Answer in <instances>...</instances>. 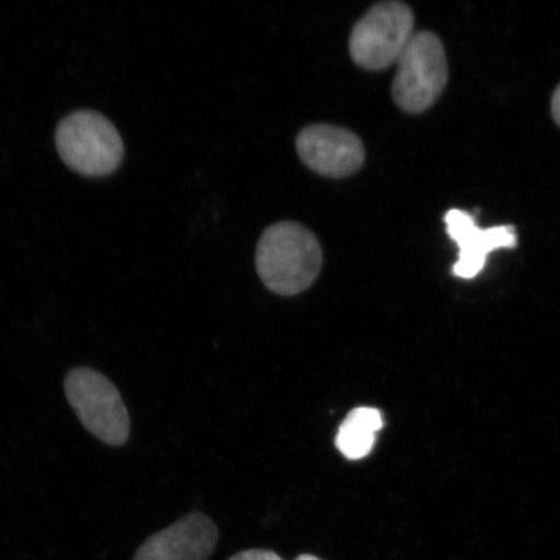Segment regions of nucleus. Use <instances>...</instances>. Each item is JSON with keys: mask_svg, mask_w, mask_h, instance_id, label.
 <instances>
[{"mask_svg": "<svg viewBox=\"0 0 560 560\" xmlns=\"http://www.w3.org/2000/svg\"><path fill=\"white\" fill-rule=\"evenodd\" d=\"M322 265L324 252L317 236L299 222L275 223L257 243V275L277 295L295 296L310 289Z\"/></svg>", "mask_w": 560, "mask_h": 560, "instance_id": "1", "label": "nucleus"}, {"mask_svg": "<svg viewBox=\"0 0 560 560\" xmlns=\"http://www.w3.org/2000/svg\"><path fill=\"white\" fill-rule=\"evenodd\" d=\"M67 400L83 427L110 446L130 436V418L120 392L107 376L90 368L70 370L65 382Z\"/></svg>", "mask_w": 560, "mask_h": 560, "instance_id": "2", "label": "nucleus"}, {"mask_svg": "<svg viewBox=\"0 0 560 560\" xmlns=\"http://www.w3.org/2000/svg\"><path fill=\"white\" fill-rule=\"evenodd\" d=\"M56 147L65 163L90 177L117 170L124 156V143L115 125L94 110H77L56 130Z\"/></svg>", "mask_w": 560, "mask_h": 560, "instance_id": "3", "label": "nucleus"}, {"mask_svg": "<svg viewBox=\"0 0 560 560\" xmlns=\"http://www.w3.org/2000/svg\"><path fill=\"white\" fill-rule=\"evenodd\" d=\"M447 82V60L436 34L417 32L397 60L392 96L408 114H422L432 107Z\"/></svg>", "mask_w": 560, "mask_h": 560, "instance_id": "4", "label": "nucleus"}, {"mask_svg": "<svg viewBox=\"0 0 560 560\" xmlns=\"http://www.w3.org/2000/svg\"><path fill=\"white\" fill-rule=\"evenodd\" d=\"M415 33V13L408 4L397 0L376 3L350 33V58L362 69H387L397 62Z\"/></svg>", "mask_w": 560, "mask_h": 560, "instance_id": "5", "label": "nucleus"}, {"mask_svg": "<svg viewBox=\"0 0 560 560\" xmlns=\"http://www.w3.org/2000/svg\"><path fill=\"white\" fill-rule=\"evenodd\" d=\"M299 158L311 171L328 178H347L365 163L366 152L355 132L341 126L314 124L296 138Z\"/></svg>", "mask_w": 560, "mask_h": 560, "instance_id": "6", "label": "nucleus"}, {"mask_svg": "<svg viewBox=\"0 0 560 560\" xmlns=\"http://www.w3.org/2000/svg\"><path fill=\"white\" fill-rule=\"evenodd\" d=\"M219 541L209 516L188 514L139 546L132 560H208Z\"/></svg>", "mask_w": 560, "mask_h": 560, "instance_id": "7", "label": "nucleus"}, {"mask_svg": "<svg viewBox=\"0 0 560 560\" xmlns=\"http://www.w3.org/2000/svg\"><path fill=\"white\" fill-rule=\"evenodd\" d=\"M447 235L458 245V261L453 266V275L464 279L478 277L485 269L489 254L501 248L516 247L517 240L513 226L480 229L474 217L460 209H452L445 214Z\"/></svg>", "mask_w": 560, "mask_h": 560, "instance_id": "8", "label": "nucleus"}, {"mask_svg": "<svg viewBox=\"0 0 560 560\" xmlns=\"http://www.w3.org/2000/svg\"><path fill=\"white\" fill-rule=\"evenodd\" d=\"M383 425L380 410L368 406L355 408L340 424L335 445L348 459L365 458L373 451L376 432H380Z\"/></svg>", "mask_w": 560, "mask_h": 560, "instance_id": "9", "label": "nucleus"}, {"mask_svg": "<svg viewBox=\"0 0 560 560\" xmlns=\"http://www.w3.org/2000/svg\"><path fill=\"white\" fill-rule=\"evenodd\" d=\"M229 560H284L280 558L277 552L271 550L252 549L237 552Z\"/></svg>", "mask_w": 560, "mask_h": 560, "instance_id": "10", "label": "nucleus"}, {"mask_svg": "<svg viewBox=\"0 0 560 560\" xmlns=\"http://www.w3.org/2000/svg\"><path fill=\"white\" fill-rule=\"evenodd\" d=\"M551 110L552 116H555L557 124L560 126V85L556 90L555 95H552Z\"/></svg>", "mask_w": 560, "mask_h": 560, "instance_id": "11", "label": "nucleus"}, {"mask_svg": "<svg viewBox=\"0 0 560 560\" xmlns=\"http://www.w3.org/2000/svg\"><path fill=\"white\" fill-rule=\"evenodd\" d=\"M295 560H320V559L317 557H314L312 555H303V556L298 557Z\"/></svg>", "mask_w": 560, "mask_h": 560, "instance_id": "12", "label": "nucleus"}]
</instances>
